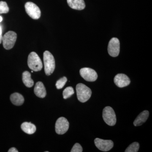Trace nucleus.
<instances>
[{
  "label": "nucleus",
  "instance_id": "25",
  "mask_svg": "<svg viewBox=\"0 0 152 152\" xmlns=\"http://www.w3.org/2000/svg\"><path fill=\"white\" fill-rule=\"evenodd\" d=\"M2 35V29L1 28L0 26V35Z\"/></svg>",
  "mask_w": 152,
  "mask_h": 152
},
{
  "label": "nucleus",
  "instance_id": "7",
  "mask_svg": "<svg viewBox=\"0 0 152 152\" xmlns=\"http://www.w3.org/2000/svg\"><path fill=\"white\" fill-rule=\"evenodd\" d=\"M69 121L64 117H60L56 122L55 129L58 134H64L66 132L69 128Z\"/></svg>",
  "mask_w": 152,
  "mask_h": 152
},
{
  "label": "nucleus",
  "instance_id": "5",
  "mask_svg": "<svg viewBox=\"0 0 152 152\" xmlns=\"http://www.w3.org/2000/svg\"><path fill=\"white\" fill-rule=\"evenodd\" d=\"M103 118L105 122L110 126H113L116 123V116L111 107H106L103 111Z\"/></svg>",
  "mask_w": 152,
  "mask_h": 152
},
{
  "label": "nucleus",
  "instance_id": "3",
  "mask_svg": "<svg viewBox=\"0 0 152 152\" xmlns=\"http://www.w3.org/2000/svg\"><path fill=\"white\" fill-rule=\"evenodd\" d=\"M28 65L31 69L35 72L41 71L43 68L40 58L35 52L30 53L28 57Z\"/></svg>",
  "mask_w": 152,
  "mask_h": 152
},
{
  "label": "nucleus",
  "instance_id": "11",
  "mask_svg": "<svg viewBox=\"0 0 152 152\" xmlns=\"http://www.w3.org/2000/svg\"><path fill=\"white\" fill-rule=\"evenodd\" d=\"M114 83L117 86L123 88L130 84V80L127 76L124 74H119L115 76Z\"/></svg>",
  "mask_w": 152,
  "mask_h": 152
},
{
  "label": "nucleus",
  "instance_id": "16",
  "mask_svg": "<svg viewBox=\"0 0 152 152\" xmlns=\"http://www.w3.org/2000/svg\"><path fill=\"white\" fill-rule=\"evenodd\" d=\"M21 128L24 132L28 134H34L35 132L37 129L36 126L34 125L31 123L27 122L22 124L21 126Z\"/></svg>",
  "mask_w": 152,
  "mask_h": 152
},
{
  "label": "nucleus",
  "instance_id": "19",
  "mask_svg": "<svg viewBox=\"0 0 152 152\" xmlns=\"http://www.w3.org/2000/svg\"><path fill=\"white\" fill-rule=\"evenodd\" d=\"M140 148V144L137 142H134L131 144L127 148L125 151V152H137Z\"/></svg>",
  "mask_w": 152,
  "mask_h": 152
},
{
  "label": "nucleus",
  "instance_id": "24",
  "mask_svg": "<svg viewBox=\"0 0 152 152\" xmlns=\"http://www.w3.org/2000/svg\"><path fill=\"white\" fill-rule=\"evenodd\" d=\"M2 35H0V44L2 42Z\"/></svg>",
  "mask_w": 152,
  "mask_h": 152
},
{
  "label": "nucleus",
  "instance_id": "21",
  "mask_svg": "<svg viewBox=\"0 0 152 152\" xmlns=\"http://www.w3.org/2000/svg\"><path fill=\"white\" fill-rule=\"evenodd\" d=\"M9 8L7 3L5 1H0V14H6L8 13Z\"/></svg>",
  "mask_w": 152,
  "mask_h": 152
},
{
  "label": "nucleus",
  "instance_id": "20",
  "mask_svg": "<svg viewBox=\"0 0 152 152\" xmlns=\"http://www.w3.org/2000/svg\"><path fill=\"white\" fill-rule=\"evenodd\" d=\"M67 81V79L65 77H64L58 80L56 83V87L58 89H61L65 85Z\"/></svg>",
  "mask_w": 152,
  "mask_h": 152
},
{
  "label": "nucleus",
  "instance_id": "6",
  "mask_svg": "<svg viewBox=\"0 0 152 152\" xmlns=\"http://www.w3.org/2000/svg\"><path fill=\"white\" fill-rule=\"evenodd\" d=\"M25 7L27 14L31 18L37 20L40 18V10L34 3L31 2H28L25 4Z\"/></svg>",
  "mask_w": 152,
  "mask_h": 152
},
{
  "label": "nucleus",
  "instance_id": "10",
  "mask_svg": "<svg viewBox=\"0 0 152 152\" xmlns=\"http://www.w3.org/2000/svg\"><path fill=\"white\" fill-rule=\"evenodd\" d=\"M96 146L100 151L107 152L110 151L113 147V142L111 140H104L96 138L94 140Z\"/></svg>",
  "mask_w": 152,
  "mask_h": 152
},
{
  "label": "nucleus",
  "instance_id": "13",
  "mask_svg": "<svg viewBox=\"0 0 152 152\" xmlns=\"http://www.w3.org/2000/svg\"><path fill=\"white\" fill-rule=\"evenodd\" d=\"M67 3L71 8L74 10H82L86 7L84 0H67Z\"/></svg>",
  "mask_w": 152,
  "mask_h": 152
},
{
  "label": "nucleus",
  "instance_id": "22",
  "mask_svg": "<svg viewBox=\"0 0 152 152\" xmlns=\"http://www.w3.org/2000/svg\"><path fill=\"white\" fill-rule=\"evenodd\" d=\"M83 148L80 144L76 143L75 144L72 148L71 150V152H83Z\"/></svg>",
  "mask_w": 152,
  "mask_h": 152
},
{
  "label": "nucleus",
  "instance_id": "17",
  "mask_svg": "<svg viewBox=\"0 0 152 152\" xmlns=\"http://www.w3.org/2000/svg\"><path fill=\"white\" fill-rule=\"evenodd\" d=\"M22 80L24 84L28 88H31L34 86V81L31 78V73L28 71H25L23 73Z\"/></svg>",
  "mask_w": 152,
  "mask_h": 152
},
{
  "label": "nucleus",
  "instance_id": "23",
  "mask_svg": "<svg viewBox=\"0 0 152 152\" xmlns=\"http://www.w3.org/2000/svg\"><path fill=\"white\" fill-rule=\"evenodd\" d=\"M8 152H18V151L16 148H12L9 150Z\"/></svg>",
  "mask_w": 152,
  "mask_h": 152
},
{
  "label": "nucleus",
  "instance_id": "26",
  "mask_svg": "<svg viewBox=\"0 0 152 152\" xmlns=\"http://www.w3.org/2000/svg\"><path fill=\"white\" fill-rule=\"evenodd\" d=\"M3 19L0 16V22H1L2 21Z\"/></svg>",
  "mask_w": 152,
  "mask_h": 152
},
{
  "label": "nucleus",
  "instance_id": "2",
  "mask_svg": "<svg viewBox=\"0 0 152 152\" xmlns=\"http://www.w3.org/2000/svg\"><path fill=\"white\" fill-rule=\"evenodd\" d=\"M76 91L78 99L81 102L84 103L89 99L92 94L91 90L83 83H79L76 86Z\"/></svg>",
  "mask_w": 152,
  "mask_h": 152
},
{
  "label": "nucleus",
  "instance_id": "18",
  "mask_svg": "<svg viewBox=\"0 0 152 152\" xmlns=\"http://www.w3.org/2000/svg\"><path fill=\"white\" fill-rule=\"evenodd\" d=\"M75 93L73 88L72 87H68L66 88L63 92V97L64 99H67L70 97Z\"/></svg>",
  "mask_w": 152,
  "mask_h": 152
},
{
  "label": "nucleus",
  "instance_id": "27",
  "mask_svg": "<svg viewBox=\"0 0 152 152\" xmlns=\"http://www.w3.org/2000/svg\"><path fill=\"white\" fill-rule=\"evenodd\" d=\"M31 72H32V73H33V71H32Z\"/></svg>",
  "mask_w": 152,
  "mask_h": 152
},
{
  "label": "nucleus",
  "instance_id": "1",
  "mask_svg": "<svg viewBox=\"0 0 152 152\" xmlns=\"http://www.w3.org/2000/svg\"><path fill=\"white\" fill-rule=\"evenodd\" d=\"M43 60L45 73L47 76L50 75L56 67L54 58L50 52L45 51L44 53Z\"/></svg>",
  "mask_w": 152,
  "mask_h": 152
},
{
  "label": "nucleus",
  "instance_id": "15",
  "mask_svg": "<svg viewBox=\"0 0 152 152\" xmlns=\"http://www.w3.org/2000/svg\"><path fill=\"white\" fill-rule=\"evenodd\" d=\"M10 100L15 105L21 106L24 103V98L20 94L15 93L11 95Z\"/></svg>",
  "mask_w": 152,
  "mask_h": 152
},
{
  "label": "nucleus",
  "instance_id": "14",
  "mask_svg": "<svg viewBox=\"0 0 152 152\" xmlns=\"http://www.w3.org/2000/svg\"><path fill=\"white\" fill-rule=\"evenodd\" d=\"M149 115V113L148 111L145 110L140 113L136 118L134 122V125L135 126H141L146 121Z\"/></svg>",
  "mask_w": 152,
  "mask_h": 152
},
{
  "label": "nucleus",
  "instance_id": "8",
  "mask_svg": "<svg viewBox=\"0 0 152 152\" xmlns=\"http://www.w3.org/2000/svg\"><path fill=\"white\" fill-rule=\"evenodd\" d=\"M120 44L119 40L117 38H113L109 42L108 52L112 57H116L119 54Z\"/></svg>",
  "mask_w": 152,
  "mask_h": 152
},
{
  "label": "nucleus",
  "instance_id": "12",
  "mask_svg": "<svg viewBox=\"0 0 152 152\" xmlns=\"http://www.w3.org/2000/svg\"><path fill=\"white\" fill-rule=\"evenodd\" d=\"M34 92L36 96L39 98H44L46 96L45 88L41 82H38L36 83Z\"/></svg>",
  "mask_w": 152,
  "mask_h": 152
},
{
  "label": "nucleus",
  "instance_id": "9",
  "mask_svg": "<svg viewBox=\"0 0 152 152\" xmlns=\"http://www.w3.org/2000/svg\"><path fill=\"white\" fill-rule=\"evenodd\" d=\"M80 73L82 77L87 81H95L98 78L96 72L91 68H82L80 70Z\"/></svg>",
  "mask_w": 152,
  "mask_h": 152
},
{
  "label": "nucleus",
  "instance_id": "4",
  "mask_svg": "<svg viewBox=\"0 0 152 152\" xmlns=\"http://www.w3.org/2000/svg\"><path fill=\"white\" fill-rule=\"evenodd\" d=\"M17 38L16 33L9 31L6 33L2 38L3 46L6 50H10L13 48Z\"/></svg>",
  "mask_w": 152,
  "mask_h": 152
}]
</instances>
